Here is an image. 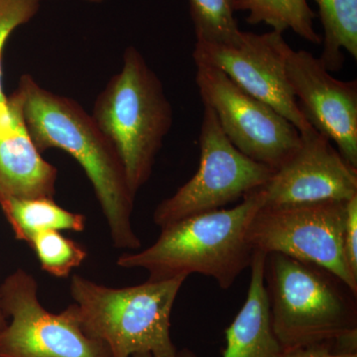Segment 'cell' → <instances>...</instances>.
<instances>
[{
    "mask_svg": "<svg viewBox=\"0 0 357 357\" xmlns=\"http://www.w3.org/2000/svg\"><path fill=\"white\" fill-rule=\"evenodd\" d=\"M197 66L196 84L227 139L248 158L276 170L297 150L301 133L279 112L249 95L225 73Z\"/></svg>",
    "mask_w": 357,
    "mask_h": 357,
    "instance_id": "obj_9",
    "label": "cell"
},
{
    "mask_svg": "<svg viewBox=\"0 0 357 357\" xmlns=\"http://www.w3.org/2000/svg\"><path fill=\"white\" fill-rule=\"evenodd\" d=\"M237 11L248 13L249 24L263 23L281 33L292 30L310 43H321L314 26L316 14L307 0H238Z\"/></svg>",
    "mask_w": 357,
    "mask_h": 357,
    "instance_id": "obj_17",
    "label": "cell"
},
{
    "mask_svg": "<svg viewBox=\"0 0 357 357\" xmlns=\"http://www.w3.org/2000/svg\"><path fill=\"white\" fill-rule=\"evenodd\" d=\"M344 246L347 262L357 275V196L347 202Z\"/></svg>",
    "mask_w": 357,
    "mask_h": 357,
    "instance_id": "obj_21",
    "label": "cell"
},
{
    "mask_svg": "<svg viewBox=\"0 0 357 357\" xmlns=\"http://www.w3.org/2000/svg\"><path fill=\"white\" fill-rule=\"evenodd\" d=\"M266 255L255 252L250 264V283L245 302L225 330L223 357H282L283 347L275 335L265 287Z\"/></svg>",
    "mask_w": 357,
    "mask_h": 357,
    "instance_id": "obj_14",
    "label": "cell"
},
{
    "mask_svg": "<svg viewBox=\"0 0 357 357\" xmlns=\"http://www.w3.org/2000/svg\"><path fill=\"white\" fill-rule=\"evenodd\" d=\"M9 116L0 121V201L54 199L58 170L42 157L30 137L17 91L7 96Z\"/></svg>",
    "mask_w": 357,
    "mask_h": 357,
    "instance_id": "obj_13",
    "label": "cell"
},
{
    "mask_svg": "<svg viewBox=\"0 0 357 357\" xmlns=\"http://www.w3.org/2000/svg\"><path fill=\"white\" fill-rule=\"evenodd\" d=\"M287 77L301 112L357 168V81L333 77L312 53L291 49Z\"/></svg>",
    "mask_w": 357,
    "mask_h": 357,
    "instance_id": "obj_12",
    "label": "cell"
},
{
    "mask_svg": "<svg viewBox=\"0 0 357 357\" xmlns=\"http://www.w3.org/2000/svg\"><path fill=\"white\" fill-rule=\"evenodd\" d=\"M263 204L260 189L244 197L234 208L171 223L161 229L158 239L149 248L119 256L117 266L146 270L148 280L152 281L204 275L227 290L250 267L255 251L248 243V229Z\"/></svg>",
    "mask_w": 357,
    "mask_h": 357,
    "instance_id": "obj_2",
    "label": "cell"
},
{
    "mask_svg": "<svg viewBox=\"0 0 357 357\" xmlns=\"http://www.w3.org/2000/svg\"><path fill=\"white\" fill-rule=\"evenodd\" d=\"M273 169L241 153L223 134L215 114L204 105L198 171L154 211L160 229L223 206L262 189Z\"/></svg>",
    "mask_w": 357,
    "mask_h": 357,
    "instance_id": "obj_6",
    "label": "cell"
},
{
    "mask_svg": "<svg viewBox=\"0 0 357 357\" xmlns=\"http://www.w3.org/2000/svg\"><path fill=\"white\" fill-rule=\"evenodd\" d=\"M27 244L36 255L41 269L56 278H68L88 256L83 245L56 230L40 232Z\"/></svg>",
    "mask_w": 357,
    "mask_h": 357,
    "instance_id": "obj_19",
    "label": "cell"
},
{
    "mask_svg": "<svg viewBox=\"0 0 357 357\" xmlns=\"http://www.w3.org/2000/svg\"><path fill=\"white\" fill-rule=\"evenodd\" d=\"M15 91L37 149L42 153L56 148L76 160L93 185L114 248L139 249L132 225L136 196L116 150L91 114L76 100L44 89L30 75L20 77Z\"/></svg>",
    "mask_w": 357,
    "mask_h": 357,
    "instance_id": "obj_1",
    "label": "cell"
},
{
    "mask_svg": "<svg viewBox=\"0 0 357 357\" xmlns=\"http://www.w3.org/2000/svg\"><path fill=\"white\" fill-rule=\"evenodd\" d=\"M132 357H154L149 352H143V354H133ZM176 357H198L194 352L189 351V349H183V351H178L177 356Z\"/></svg>",
    "mask_w": 357,
    "mask_h": 357,
    "instance_id": "obj_23",
    "label": "cell"
},
{
    "mask_svg": "<svg viewBox=\"0 0 357 357\" xmlns=\"http://www.w3.org/2000/svg\"><path fill=\"white\" fill-rule=\"evenodd\" d=\"M0 208L15 238L26 243L40 232H83L86 229V218L84 215L65 210L53 199H4L0 201Z\"/></svg>",
    "mask_w": 357,
    "mask_h": 357,
    "instance_id": "obj_15",
    "label": "cell"
},
{
    "mask_svg": "<svg viewBox=\"0 0 357 357\" xmlns=\"http://www.w3.org/2000/svg\"><path fill=\"white\" fill-rule=\"evenodd\" d=\"M91 116L116 150L136 196L172 128L173 109L163 84L135 47L124 52L121 72L96 98Z\"/></svg>",
    "mask_w": 357,
    "mask_h": 357,
    "instance_id": "obj_5",
    "label": "cell"
},
{
    "mask_svg": "<svg viewBox=\"0 0 357 357\" xmlns=\"http://www.w3.org/2000/svg\"><path fill=\"white\" fill-rule=\"evenodd\" d=\"M42 0H0V121L9 115L7 96L2 84L4 47L14 30L24 25L38 13Z\"/></svg>",
    "mask_w": 357,
    "mask_h": 357,
    "instance_id": "obj_20",
    "label": "cell"
},
{
    "mask_svg": "<svg viewBox=\"0 0 357 357\" xmlns=\"http://www.w3.org/2000/svg\"><path fill=\"white\" fill-rule=\"evenodd\" d=\"M7 325V318L4 314L3 311L1 309V305H0V331L3 330Z\"/></svg>",
    "mask_w": 357,
    "mask_h": 357,
    "instance_id": "obj_24",
    "label": "cell"
},
{
    "mask_svg": "<svg viewBox=\"0 0 357 357\" xmlns=\"http://www.w3.org/2000/svg\"><path fill=\"white\" fill-rule=\"evenodd\" d=\"M185 279L110 288L76 274L70 279V291L84 332L107 345L112 357L143 352L176 357L171 314Z\"/></svg>",
    "mask_w": 357,
    "mask_h": 357,
    "instance_id": "obj_4",
    "label": "cell"
},
{
    "mask_svg": "<svg viewBox=\"0 0 357 357\" xmlns=\"http://www.w3.org/2000/svg\"><path fill=\"white\" fill-rule=\"evenodd\" d=\"M291 49L283 33L241 31L231 43L197 41L192 58L196 65L222 70L239 88L270 105L304 134L314 128L301 112L289 84L286 68Z\"/></svg>",
    "mask_w": 357,
    "mask_h": 357,
    "instance_id": "obj_10",
    "label": "cell"
},
{
    "mask_svg": "<svg viewBox=\"0 0 357 357\" xmlns=\"http://www.w3.org/2000/svg\"><path fill=\"white\" fill-rule=\"evenodd\" d=\"M347 202L262 206L249 227L248 243L255 252L280 253L325 268L357 294V275L344 253Z\"/></svg>",
    "mask_w": 357,
    "mask_h": 357,
    "instance_id": "obj_7",
    "label": "cell"
},
{
    "mask_svg": "<svg viewBox=\"0 0 357 357\" xmlns=\"http://www.w3.org/2000/svg\"><path fill=\"white\" fill-rule=\"evenodd\" d=\"M264 280L272 328L284 351L357 335V294L337 275L270 253Z\"/></svg>",
    "mask_w": 357,
    "mask_h": 357,
    "instance_id": "obj_3",
    "label": "cell"
},
{
    "mask_svg": "<svg viewBox=\"0 0 357 357\" xmlns=\"http://www.w3.org/2000/svg\"><path fill=\"white\" fill-rule=\"evenodd\" d=\"M0 305L10 318L0 331V357H112L107 345L84 332L74 304L60 314L47 311L36 279L25 270L2 282Z\"/></svg>",
    "mask_w": 357,
    "mask_h": 357,
    "instance_id": "obj_8",
    "label": "cell"
},
{
    "mask_svg": "<svg viewBox=\"0 0 357 357\" xmlns=\"http://www.w3.org/2000/svg\"><path fill=\"white\" fill-rule=\"evenodd\" d=\"M324 29L319 60L328 72L342 69L345 50L357 59V0H314Z\"/></svg>",
    "mask_w": 357,
    "mask_h": 357,
    "instance_id": "obj_16",
    "label": "cell"
},
{
    "mask_svg": "<svg viewBox=\"0 0 357 357\" xmlns=\"http://www.w3.org/2000/svg\"><path fill=\"white\" fill-rule=\"evenodd\" d=\"M263 206L347 202L357 196V168L316 129L301 134L295 152L262 188Z\"/></svg>",
    "mask_w": 357,
    "mask_h": 357,
    "instance_id": "obj_11",
    "label": "cell"
},
{
    "mask_svg": "<svg viewBox=\"0 0 357 357\" xmlns=\"http://www.w3.org/2000/svg\"><path fill=\"white\" fill-rule=\"evenodd\" d=\"M238 0H189L197 41L231 43L241 35L236 13Z\"/></svg>",
    "mask_w": 357,
    "mask_h": 357,
    "instance_id": "obj_18",
    "label": "cell"
},
{
    "mask_svg": "<svg viewBox=\"0 0 357 357\" xmlns=\"http://www.w3.org/2000/svg\"><path fill=\"white\" fill-rule=\"evenodd\" d=\"M89 3H102V2L109 1V0H84Z\"/></svg>",
    "mask_w": 357,
    "mask_h": 357,
    "instance_id": "obj_25",
    "label": "cell"
},
{
    "mask_svg": "<svg viewBox=\"0 0 357 357\" xmlns=\"http://www.w3.org/2000/svg\"><path fill=\"white\" fill-rule=\"evenodd\" d=\"M282 357H357V352L342 351L337 342H326L289 349Z\"/></svg>",
    "mask_w": 357,
    "mask_h": 357,
    "instance_id": "obj_22",
    "label": "cell"
}]
</instances>
